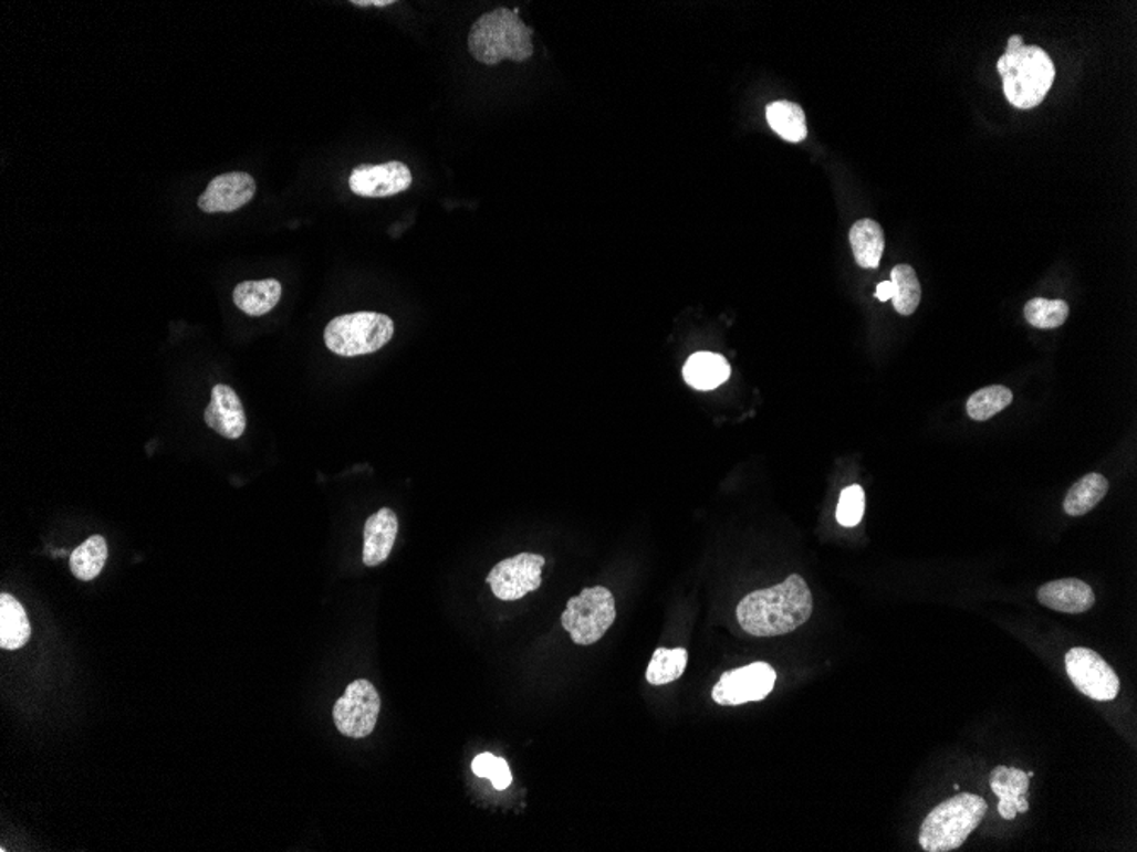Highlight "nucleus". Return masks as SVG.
I'll list each match as a JSON object with an SVG mask.
<instances>
[{
    "label": "nucleus",
    "instance_id": "obj_24",
    "mask_svg": "<svg viewBox=\"0 0 1137 852\" xmlns=\"http://www.w3.org/2000/svg\"><path fill=\"white\" fill-rule=\"evenodd\" d=\"M688 664V652L685 649H658L647 667V683L653 686H665L675 683L684 675Z\"/></svg>",
    "mask_w": 1137,
    "mask_h": 852
},
{
    "label": "nucleus",
    "instance_id": "obj_25",
    "mask_svg": "<svg viewBox=\"0 0 1137 852\" xmlns=\"http://www.w3.org/2000/svg\"><path fill=\"white\" fill-rule=\"evenodd\" d=\"M890 283L894 286L893 303L899 315L915 314L921 302V284L916 276V271L908 264H899L890 273Z\"/></svg>",
    "mask_w": 1137,
    "mask_h": 852
},
{
    "label": "nucleus",
    "instance_id": "obj_19",
    "mask_svg": "<svg viewBox=\"0 0 1137 852\" xmlns=\"http://www.w3.org/2000/svg\"><path fill=\"white\" fill-rule=\"evenodd\" d=\"M848 239L858 266L864 270H877L880 259H883L884 248H886V240H884V232L879 223L868 220V218L858 220L849 229Z\"/></svg>",
    "mask_w": 1137,
    "mask_h": 852
},
{
    "label": "nucleus",
    "instance_id": "obj_30",
    "mask_svg": "<svg viewBox=\"0 0 1137 852\" xmlns=\"http://www.w3.org/2000/svg\"><path fill=\"white\" fill-rule=\"evenodd\" d=\"M893 295L894 286L890 281H883V283L877 286L876 298L880 299V302H887V299L893 298Z\"/></svg>",
    "mask_w": 1137,
    "mask_h": 852
},
{
    "label": "nucleus",
    "instance_id": "obj_26",
    "mask_svg": "<svg viewBox=\"0 0 1137 852\" xmlns=\"http://www.w3.org/2000/svg\"><path fill=\"white\" fill-rule=\"evenodd\" d=\"M1013 393L1010 388L1001 387V385H993V387L981 388L969 397L968 409L969 418L974 421H988V419L994 418L1001 410L1012 403Z\"/></svg>",
    "mask_w": 1137,
    "mask_h": 852
},
{
    "label": "nucleus",
    "instance_id": "obj_17",
    "mask_svg": "<svg viewBox=\"0 0 1137 852\" xmlns=\"http://www.w3.org/2000/svg\"><path fill=\"white\" fill-rule=\"evenodd\" d=\"M281 293L283 288L277 280L242 281L233 290V303L249 317H262L277 307Z\"/></svg>",
    "mask_w": 1137,
    "mask_h": 852
},
{
    "label": "nucleus",
    "instance_id": "obj_9",
    "mask_svg": "<svg viewBox=\"0 0 1137 852\" xmlns=\"http://www.w3.org/2000/svg\"><path fill=\"white\" fill-rule=\"evenodd\" d=\"M776 672L766 662H753L747 667L724 672L713 686L712 700L717 705L739 706L761 702L775 686Z\"/></svg>",
    "mask_w": 1137,
    "mask_h": 852
},
{
    "label": "nucleus",
    "instance_id": "obj_10",
    "mask_svg": "<svg viewBox=\"0 0 1137 852\" xmlns=\"http://www.w3.org/2000/svg\"><path fill=\"white\" fill-rule=\"evenodd\" d=\"M545 558L536 554H520L499 561L488 576L496 598L501 601H518L542 586V568Z\"/></svg>",
    "mask_w": 1137,
    "mask_h": 852
},
{
    "label": "nucleus",
    "instance_id": "obj_8",
    "mask_svg": "<svg viewBox=\"0 0 1137 852\" xmlns=\"http://www.w3.org/2000/svg\"><path fill=\"white\" fill-rule=\"evenodd\" d=\"M1064 664L1070 680L1085 696L1097 702H1112L1119 694V677L1097 652L1076 646L1067 652Z\"/></svg>",
    "mask_w": 1137,
    "mask_h": 852
},
{
    "label": "nucleus",
    "instance_id": "obj_29",
    "mask_svg": "<svg viewBox=\"0 0 1137 852\" xmlns=\"http://www.w3.org/2000/svg\"><path fill=\"white\" fill-rule=\"evenodd\" d=\"M865 513V492L860 485H849L839 495L836 519L845 528H853L860 523Z\"/></svg>",
    "mask_w": 1137,
    "mask_h": 852
},
{
    "label": "nucleus",
    "instance_id": "obj_5",
    "mask_svg": "<svg viewBox=\"0 0 1137 852\" xmlns=\"http://www.w3.org/2000/svg\"><path fill=\"white\" fill-rule=\"evenodd\" d=\"M394 320L377 312H356L333 318L324 330V343L330 351L343 358L372 355L380 351L394 337Z\"/></svg>",
    "mask_w": 1137,
    "mask_h": 852
},
{
    "label": "nucleus",
    "instance_id": "obj_18",
    "mask_svg": "<svg viewBox=\"0 0 1137 852\" xmlns=\"http://www.w3.org/2000/svg\"><path fill=\"white\" fill-rule=\"evenodd\" d=\"M731 377V366L724 356L695 353L684 366V378L695 390H716Z\"/></svg>",
    "mask_w": 1137,
    "mask_h": 852
},
{
    "label": "nucleus",
    "instance_id": "obj_4",
    "mask_svg": "<svg viewBox=\"0 0 1137 852\" xmlns=\"http://www.w3.org/2000/svg\"><path fill=\"white\" fill-rule=\"evenodd\" d=\"M988 812L984 798L960 793L943 801L921 823L920 845L927 852H950L968 841Z\"/></svg>",
    "mask_w": 1137,
    "mask_h": 852
},
{
    "label": "nucleus",
    "instance_id": "obj_1",
    "mask_svg": "<svg viewBox=\"0 0 1137 852\" xmlns=\"http://www.w3.org/2000/svg\"><path fill=\"white\" fill-rule=\"evenodd\" d=\"M813 595L801 576L786 577L779 586L751 592L738 604V621L753 637L786 635L813 614Z\"/></svg>",
    "mask_w": 1137,
    "mask_h": 852
},
{
    "label": "nucleus",
    "instance_id": "obj_6",
    "mask_svg": "<svg viewBox=\"0 0 1137 852\" xmlns=\"http://www.w3.org/2000/svg\"><path fill=\"white\" fill-rule=\"evenodd\" d=\"M615 618L614 595L606 587H590L576 598L568 599L562 614V627L576 645H593L603 639Z\"/></svg>",
    "mask_w": 1137,
    "mask_h": 852
},
{
    "label": "nucleus",
    "instance_id": "obj_13",
    "mask_svg": "<svg viewBox=\"0 0 1137 852\" xmlns=\"http://www.w3.org/2000/svg\"><path fill=\"white\" fill-rule=\"evenodd\" d=\"M205 422L227 440H239L244 434L246 412L236 390L229 385H215L210 406L205 410Z\"/></svg>",
    "mask_w": 1137,
    "mask_h": 852
},
{
    "label": "nucleus",
    "instance_id": "obj_23",
    "mask_svg": "<svg viewBox=\"0 0 1137 852\" xmlns=\"http://www.w3.org/2000/svg\"><path fill=\"white\" fill-rule=\"evenodd\" d=\"M107 560V543L103 536L94 535L79 545L71 555V570L84 582L96 579Z\"/></svg>",
    "mask_w": 1137,
    "mask_h": 852
},
{
    "label": "nucleus",
    "instance_id": "obj_7",
    "mask_svg": "<svg viewBox=\"0 0 1137 852\" xmlns=\"http://www.w3.org/2000/svg\"><path fill=\"white\" fill-rule=\"evenodd\" d=\"M380 706V696L374 684L365 680L355 681L334 705V724L346 737H368L377 725Z\"/></svg>",
    "mask_w": 1137,
    "mask_h": 852
},
{
    "label": "nucleus",
    "instance_id": "obj_2",
    "mask_svg": "<svg viewBox=\"0 0 1137 852\" xmlns=\"http://www.w3.org/2000/svg\"><path fill=\"white\" fill-rule=\"evenodd\" d=\"M518 9L499 8L480 15L469 33V52L479 63L498 65L502 60L532 59L533 31L521 21Z\"/></svg>",
    "mask_w": 1137,
    "mask_h": 852
},
{
    "label": "nucleus",
    "instance_id": "obj_16",
    "mask_svg": "<svg viewBox=\"0 0 1137 852\" xmlns=\"http://www.w3.org/2000/svg\"><path fill=\"white\" fill-rule=\"evenodd\" d=\"M990 782L994 795L1000 798L998 812L1003 819L1013 820L1016 813L1029 812L1026 793H1029L1031 778L1026 776V772H1023L1022 769L998 766L991 771Z\"/></svg>",
    "mask_w": 1137,
    "mask_h": 852
},
{
    "label": "nucleus",
    "instance_id": "obj_32",
    "mask_svg": "<svg viewBox=\"0 0 1137 852\" xmlns=\"http://www.w3.org/2000/svg\"><path fill=\"white\" fill-rule=\"evenodd\" d=\"M1022 45H1023V38L1019 36V34H1015V36L1010 38L1009 46H1006V49H1019V46H1022Z\"/></svg>",
    "mask_w": 1137,
    "mask_h": 852
},
{
    "label": "nucleus",
    "instance_id": "obj_20",
    "mask_svg": "<svg viewBox=\"0 0 1137 852\" xmlns=\"http://www.w3.org/2000/svg\"><path fill=\"white\" fill-rule=\"evenodd\" d=\"M31 637V623L24 606L11 595L0 596V646L4 650L23 649Z\"/></svg>",
    "mask_w": 1137,
    "mask_h": 852
},
{
    "label": "nucleus",
    "instance_id": "obj_14",
    "mask_svg": "<svg viewBox=\"0 0 1137 852\" xmlns=\"http://www.w3.org/2000/svg\"><path fill=\"white\" fill-rule=\"evenodd\" d=\"M399 533V519L394 511L384 507L366 519L363 529V564L377 567L390 557Z\"/></svg>",
    "mask_w": 1137,
    "mask_h": 852
},
{
    "label": "nucleus",
    "instance_id": "obj_28",
    "mask_svg": "<svg viewBox=\"0 0 1137 852\" xmlns=\"http://www.w3.org/2000/svg\"><path fill=\"white\" fill-rule=\"evenodd\" d=\"M472 771L479 778L489 779L496 790L499 791L507 790L508 786L513 782V776H511L507 759L492 756L489 753L479 754L473 759Z\"/></svg>",
    "mask_w": 1137,
    "mask_h": 852
},
{
    "label": "nucleus",
    "instance_id": "obj_15",
    "mask_svg": "<svg viewBox=\"0 0 1137 852\" xmlns=\"http://www.w3.org/2000/svg\"><path fill=\"white\" fill-rule=\"evenodd\" d=\"M1039 602L1060 613L1082 614L1095 604L1092 587L1079 579H1061L1044 583L1037 592Z\"/></svg>",
    "mask_w": 1137,
    "mask_h": 852
},
{
    "label": "nucleus",
    "instance_id": "obj_31",
    "mask_svg": "<svg viewBox=\"0 0 1137 852\" xmlns=\"http://www.w3.org/2000/svg\"><path fill=\"white\" fill-rule=\"evenodd\" d=\"M392 4H394V0H353V6H358V8H366V6L387 8V6Z\"/></svg>",
    "mask_w": 1137,
    "mask_h": 852
},
{
    "label": "nucleus",
    "instance_id": "obj_27",
    "mask_svg": "<svg viewBox=\"0 0 1137 852\" xmlns=\"http://www.w3.org/2000/svg\"><path fill=\"white\" fill-rule=\"evenodd\" d=\"M1025 320L1035 329H1057L1070 315V305L1063 299L1034 298L1026 303Z\"/></svg>",
    "mask_w": 1137,
    "mask_h": 852
},
{
    "label": "nucleus",
    "instance_id": "obj_3",
    "mask_svg": "<svg viewBox=\"0 0 1137 852\" xmlns=\"http://www.w3.org/2000/svg\"><path fill=\"white\" fill-rule=\"evenodd\" d=\"M998 74L1003 78L1004 96L1010 104L1019 109H1032L1053 87L1056 69L1041 46L1023 43L1019 49H1006L998 60Z\"/></svg>",
    "mask_w": 1137,
    "mask_h": 852
},
{
    "label": "nucleus",
    "instance_id": "obj_11",
    "mask_svg": "<svg viewBox=\"0 0 1137 852\" xmlns=\"http://www.w3.org/2000/svg\"><path fill=\"white\" fill-rule=\"evenodd\" d=\"M413 185V172L406 164L392 162L380 166H358L350 176V189L362 198H387L407 191Z\"/></svg>",
    "mask_w": 1137,
    "mask_h": 852
},
{
    "label": "nucleus",
    "instance_id": "obj_21",
    "mask_svg": "<svg viewBox=\"0 0 1137 852\" xmlns=\"http://www.w3.org/2000/svg\"><path fill=\"white\" fill-rule=\"evenodd\" d=\"M1108 492V480L1101 473H1088L1067 491L1063 509L1067 516H1085L1104 501Z\"/></svg>",
    "mask_w": 1137,
    "mask_h": 852
},
{
    "label": "nucleus",
    "instance_id": "obj_22",
    "mask_svg": "<svg viewBox=\"0 0 1137 852\" xmlns=\"http://www.w3.org/2000/svg\"><path fill=\"white\" fill-rule=\"evenodd\" d=\"M770 128L783 140L799 144L807 137L804 109L791 101H775L766 106Z\"/></svg>",
    "mask_w": 1137,
    "mask_h": 852
},
{
    "label": "nucleus",
    "instance_id": "obj_12",
    "mask_svg": "<svg viewBox=\"0 0 1137 852\" xmlns=\"http://www.w3.org/2000/svg\"><path fill=\"white\" fill-rule=\"evenodd\" d=\"M254 178L248 172L220 173L211 179L200 198L198 207L205 213H232L246 207L254 198Z\"/></svg>",
    "mask_w": 1137,
    "mask_h": 852
}]
</instances>
